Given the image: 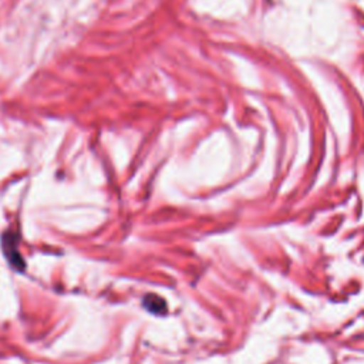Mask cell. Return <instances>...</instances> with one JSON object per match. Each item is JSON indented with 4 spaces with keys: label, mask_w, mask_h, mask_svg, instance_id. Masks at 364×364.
<instances>
[{
    "label": "cell",
    "mask_w": 364,
    "mask_h": 364,
    "mask_svg": "<svg viewBox=\"0 0 364 364\" xmlns=\"http://www.w3.org/2000/svg\"><path fill=\"white\" fill-rule=\"evenodd\" d=\"M144 304L145 307L152 311L154 314H164L166 311V303L164 299L155 296V294H149L144 299Z\"/></svg>",
    "instance_id": "obj_1"
}]
</instances>
